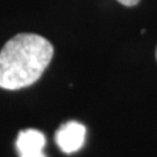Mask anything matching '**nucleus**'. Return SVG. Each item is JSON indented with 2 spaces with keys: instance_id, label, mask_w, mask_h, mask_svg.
I'll list each match as a JSON object with an SVG mask.
<instances>
[{
  "instance_id": "7ed1b4c3",
  "label": "nucleus",
  "mask_w": 157,
  "mask_h": 157,
  "mask_svg": "<svg viewBox=\"0 0 157 157\" xmlns=\"http://www.w3.org/2000/svg\"><path fill=\"white\" fill-rule=\"evenodd\" d=\"M45 145V135L34 128L21 131L16 140V148L20 157H47L43 153Z\"/></svg>"
},
{
  "instance_id": "20e7f679",
  "label": "nucleus",
  "mask_w": 157,
  "mask_h": 157,
  "mask_svg": "<svg viewBox=\"0 0 157 157\" xmlns=\"http://www.w3.org/2000/svg\"><path fill=\"white\" fill-rule=\"evenodd\" d=\"M121 4H123L126 7H132V6H136L140 0H118Z\"/></svg>"
},
{
  "instance_id": "39448f33",
  "label": "nucleus",
  "mask_w": 157,
  "mask_h": 157,
  "mask_svg": "<svg viewBox=\"0 0 157 157\" xmlns=\"http://www.w3.org/2000/svg\"><path fill=\"white\" fill-rule=\"evenodd\" d=\"M156 58H157V50H156Z\"/></svg>"
},
{
  "instance_id": "f257e3e1",
  "label": "nucleus",
  "mask_w": 157,
  "mask_h": 157,
  "mask_svg": "<svg viewBox=\"0 0 157 157\" xmlns=\"http://www.w3.org/2000/svg\"><path fill=\"white\" fill-rule=\"evenodd\" d=\"M54 55L46 38L33 33L14 36L0 51V88L17 90L34 84Z\"/></svg>"
},
{
  "instance_id": "f03ea898",
  "label": "nucleus",
  "mask_w": 157,
  "mask_h": 157,
  "mask_svg": "<svg viewBox=\"0 0 157 157\" xmlns=\"http://www.w3.org/2000/svg\"><path fill=\"white\" fill-rule=\"evenodd\" d=\"M85 126L75 121L67 122L55 134V141L58 147L60 148L64 153L71 155L75 153L84 145L85 141Z\"/></svg>"
}]
</instances>
